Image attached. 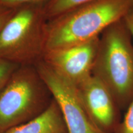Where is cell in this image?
<instances>
[{
    "instance_id": "4",
    "label": "cell",
    "mask_w": 133,
    "mask_h": 133,
    "mask_svg": "<svg viewBox=\"0 0 133 133\" xmlns=\"http://www.w3.org/2000/svg\"><path fill=\"white\" fill-rule=\"evenodd\" d=\"M44 8L28 4L16 9L0 31V58L19 65L42 59L48 22Z\"/></svg>"
},
{
    "instance_id": "14",
    "label": "cell",
    "mask_w": 133,
    "mask_h": 133,
    "mask_svg": "<svg viewBox=\"0 0 133 133\" xmlns=\"http://www.w3.org/2000/svg\"><path fill=\"white\" fill-rule=\"evenodd\" d=\"M123 19L130 31L133 39V8L126 14Z\"/></svg>"
},
{
    "instance_id": "5",
    "label": "cell",
    "mask_w": 133,
    "mask_h": 133,
    "mask_svg": "<svg viewBox=\"0 0 133 133\" xmlns=\"http://www.w3.org/2000/svg\"><path fill=\"white\" fill-rule=\"evenodd\" d=\"M61 109L69 133H104L89 117L76 86L41 59L34 65Z\"/></svg>"
},
{
    "instance_id": "10",
    "label": "cell",
    "mask_w": 133,
    "mask_h": 133,
    "mask_svg": "<svg viewBox=\"0 0 133 133\" xmlns=\"http://www.w3.org/2000/svg\"><path fill=\"white\" fill-rule=\"evenodd\" d=\"M19 65L0 58V94Z\"/></svg>"
},
{
    "instance_id": "6",
    "label": "cell",
    "mask_w": 133,
    "mask_h": 133,
    "mask_svg": "<svg viewBox=\"0 0 133 133\" xmlns=\"http://www.w3.org/2000/svg\"><path fill=\"white\" fill-rule=\"evenodd\" d=\"M99 37L87 42L46 52L42 59L75 86L92 75Z\"/></svg>"
},
{
    "instance_id": "3",
    "label": "cell",
    "mask_w": 133,
    "mask_h": 133,
    "mask_svg": "<svg viewBox=\"0 0 133 133\" xmlns=\"http://www.w3.org/2000/svg\"><path fill=\"white\" fill-rule=\"evenodd\" d=\"M50 96L34 65L20 66L0 94V132L41 114L52 101Z\"/></svg>"
},
{
    "instance_id": "12",
    "label": "cell",
    "mask_w": 133,
    "mask_h": 133,
    "mask_svg": "<svg viewBox=\"0 0 133 133\" xmlns=\"http://www.w3.org/2000/svg\"><path fill=\"white\" fill-rule=\"evenodd\" d=\"M49 0H0V5L16 9L28 4H45Z\"/></svg>"
},
{
    "instance_id": "9",
    "label": "cell",
    "mask_w": 133,
    "mask_h": 133,
    "mask_svg": "<svg viewBox=\"0 0 133 133\" xmlns=\"http://www.w3.org/2000/svg\"><path fill=\"white\" fill-rule=\"evenodd\" d=\"M93 0H49L44 4L48 21Z\"/></svg>"
},
{
    "instance_id": "2",
    "label": "cell",
    "mask_w": 133,
    "mask_h": 133,
    "mask_svg": "<svg viewBox=\"0 0 133 133\" xmlns=\"http://www.w3.org/2000/svg\"><path fill=\"white\" fill-rule=\"evenodd\" d=\"M133 39L123 19L99 36L92 75L110 91L120 109L133 101Z\"/></svg>"
},
{
    "instance_id": "13",
    "label": "cell",
    "mask_w": 133,
    "mask_h": 133,
    "mask_svg": "<svg viewBox=\"0 0 133 133\" xmlns=\"http://www.w3.org/2000/svg\"><path fill=\"white\" fill-rule=\"evenodd\" d=\"M15 10L16 9H11L0 5V31L11 16L14 14Z\"/></svg>"
},
{
    "instance_id": "15",
    "label": "cell",
    "mask_w": 133,
    "mask_h": 133,
    "mask_svg": "<svg viewBox=\"0 0 133 133\" xmlns=\"http://www.w3.org/2000/svg\"><path fill=\"white\" fill-rule=\"evenodd\" d=\"M0 133H1V132H0Z\"/></svg>"
},
{
    "instance_id": "1",
    "label": "cell",
    "mask_w": 133,
    "mask_h": 133,
    "mask_svg": "<svg viewBox=\"0 0 133 133\" xmlns=\"http://www.w3.org/2000/svg\"><path fill=\"white\" fill-rule=\"evenodd\" d=\"M132 8L133 0H93L48 20L44 54L99 37Z\"/></svg>"
},
{
    "instance_id": "11",
    "label": "cell",
    "mask_w": 133,
    "mask_h": 133,
    "mask_svg": "<svg viewBox=\"0 0 133 133\" xmlns=\"http://www.w3.org/2000/svg\"><path fill=\"white\" fill-rule=\"evenodd\" d=\"M115 133H133V101L126 109L123 118Z\"/></svg>"
},
{
    "instance_id": "8",
    "label": "cell",
    "mask_w": 133,
    "mask_h": 133,
    "mask_svg": "<svg viewBox=\"0 0 133 133\" xmlns=\"http://www.w3.org/2000/svg\"><path fill=\"white\" fill-rule=\"evenodd\" d=\"M4 133H69L61 109L53 99L44 112Z\"/></svg>"
},
{
    "instance_id": "7",
    "label": "cell",
    "mask_w": 133,
    "mask_h": 133,
    "mask_svg": "<svg viewBox=\"0 0 133 133\" xmlns=\"http://www.w3.org/2000/svg\"><path fill=\"white\" fill-rule=\"evenodd\" d=\"M76 86L95 125L104 133H115L121 121V110L104 83L92 75Z\"/></svg>"
}]
</instances>
